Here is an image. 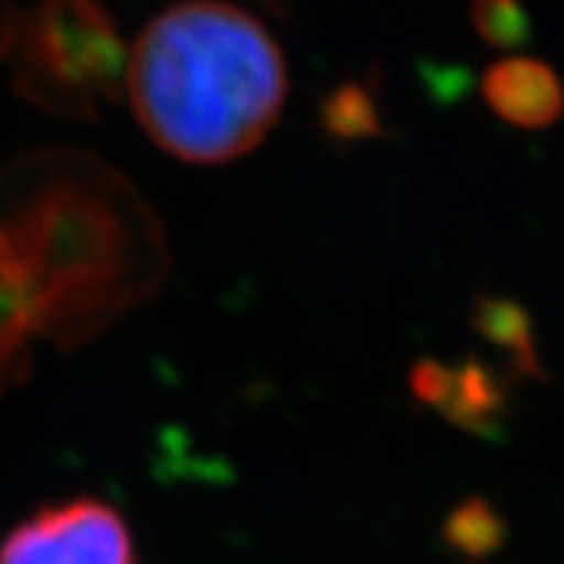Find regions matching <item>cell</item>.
<instances>
[{
    "mask_svg": "<svg viewBox=\"0 0 564 564\" xmlns=\"http://www.w3.org/2000/svg\"><path fill=\"white\" fill-rule=\"evenodd\" d=\"M476 328L512 357L516 369L533 378H544L542 364L535 357L533 335H530V319L521 305L501 297H481L476 303Z\"/></svg>",
    "mask_w": 564,
    "mask_h": 564,
    "instance_id": "8",
    "label": "cell"
},
{
    "mask_svg": "<svg viewBox=\"0 0 564 564\" xmlns=\"http://www.w3.org/2000/svg\"><path fill=\"white\" fill-rule=\"evenodd\" d=\"M271 3H276V0H271Z\"/></svg>",
    "mask_w": 564,
    "mask_h": 564,
    "instance_id": "12",
    "label": "cell"
},
{
    "mask_svg": "<svg viewBox=\"0 0 564 564\" xmlns=\"http://www.w3.org/2000/svg\"><path fill=\"white\" fill-rule=\"evenodd\" d=\"M412 389L423 403L441 409L455 426L478 435H496L507 412V394L490 369L478 364H421L412 371Z\"/></svg>",
    "mask_w": 564,
    "mask_h": 564,
    "instance_id": "5",
    "label": "cell"
},
{
    "mask_svg": "<svg viewBox=\"0 0 564 564\" xmlns=\"http://www.w3.org/2000/svg\"><path fill=\"white\" fill-rule=\"evenodd\" d=\"M473 26L492 46H519L528 41L530 21L521 0H473Z\"/></svg>",
    "mask_w": 564,
    "mask_h": 564,
    "instance_id": "10",
    "label": "cell"
},
{
    "mask_svg": "<svg viewBox=\"0 0 564 564\" xmlns=\"http://www.w3.org/2000/svg\"><path fill=\"white\" fill-rule=\"evenodd\" d=\"M484 98L498 119L524 130L556 124L564 112V87L558 75L535 58H505L484 75Z\"/></svg>",
    "mask_w": 564,
    "mask_h": 564,
    "instance_id": "6",
    "label": "cell"
},
{
    "mask_svg": "<svg viewBox=\"0 0 564 564\" xmlns=\"http://www.w3.org/2000/svg\"><path fill=\"white\" fill-rule=\"evenodd\" d=\"M446 542L469 562L487 558L505 542L501 516L484 498H469L455 507L453 516L446 519Z\"/></svg>",
    "mask_w": 564,
    "mask_h": 564,
    "instance_id": "9",
    "label": "cell"
},
{
    "mask_svg": "<svg viewBox=\"0 0 564 564\" xmlns=\"http://www.w3.org/2000/svg\"><path fill=\"white\" fill-rule=\"evenodd\" d=\"M0 248L21 268L37 335L75 349L148 303L171 271L150 202L87 150H35L0 167Z\"/></svg>",
    "mask_w": 564,
    "mask_h": 564,
    "instance_id": "1",
    "label": "cell"
},
{
    "mask_svg": "<svg viewBox=\"0 0 564 564\" xmlns=\"http://www.w3.org/2000/svg\"><path fill=\"white\" fill-rule=\"evenodd\" d=\"M0 564H135L119 510L96 498L44 507L0 544Z\"/></svg>",
    "mask_w": 564,
    "mask_h": 564,
    "instance_id": "4",
    "label": "cell"
},
{
    "mask_svg": "<svg viewBox=\"0 0 564 564\" xmlns=\"http://www.w3.org/2000/svg\"><path fill=\"white\" fill-rule=\"evenodd\" d=\"M124 89L164 153L223 164L251 153L276 124L289 75L257 18L223 0H185L135 37Z\"/></svg>",
    "mask_w": 564,
    "mask_h": 564,
    "instance_id": "2",
    "label": "cell"
},
{
    "mask_svg": "<svg viewBox=\"0 0 564 564\" xmlns=\"http://www.w3.org/2000/svg\"><path fill=\"white\" fill-rule=\"evenodd\" d=\"M127 58L105 0H35L0 21V67L15 93L61 119L96 121L107 101H119Z\"/></svg>",
    "mask_w": 564,
    "mask_h": 564,
    "instance_id": "3",
    "label": "cell"
},
{
    "mask_svg": "<svg viewBox=\"0 0 564 564\" xmlns=\"http://www.w3.org/2000/svg\"><path fill=\"white\" fill-rule=\"evenodd\" d=\"M37 337V308L21 268L0 248V394L15 389L30 371Z\"/></svg>",
    "mask_w": 564,
    "mask_h": 564,
    "instance_id": "7",
    "label": "cell"
},
{
    "mask_svg": "<svg viewBox=\"0 0 564 564\" xmlns=\"http://www.w3.org/2000/svg\"><path fill=\"white\" fill-rule=\"evenodd\" d=\"M328 130L337 135H369L378 130L375 107L369 105L364 89L343 87L337 89L326 107Z\"/></svg>",
    "mask_w": 564,
    "mask_h": 564,
    "instance_id": "11",
    "label": "cell"
}]
</instances>
